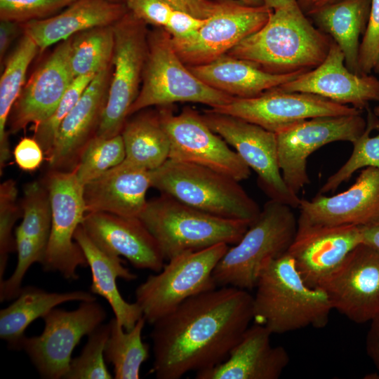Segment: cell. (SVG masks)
<instances>
[{
	"mask_svg": "<svg viewBox=\"0 0 379 379\" xmlns=\"http://www.w3.org/2000/svg\"><path fill=\"white\" fill-rule=\"evenodd\" d=\"M253 296L221 286L192 296L152 324V371L179 379L211 368L228 357L253 319Z\"/></svg>",
	"mask_w": 379,
	"mask_h": 379,
	"instance_id": "cell-1",
	"label": "cell"
},
{
	"mask_svg": "<svg viewBox=\"0 0 379 379\" xmlns=\"http://www.w3.org/2000/svg\"><path fill=\"white\" fill-rule=\"evenodd\" d=\"M332 39L313 26L298 3L273 10L267 22L228 55L272 74L304 73L326 57Z\"/></svg>",
	"mask_w": 379,
	"mask_h": 379,
	"instance_id": "cell-2",
	"label": "cell"
},
{
	"mask_svg": "<svg viewBox=\"0 0 379 379\" xmlns=\"http://www.w3.org/2000/svg\"><path fill=\"white\" fill-rule=\"evenodd\" d=\"M255 288L253 319L272 334L324 327L333 310L324 290L305 283L288 253L265 265Z\"/></svg>",
	"mask_w": 379,
	"mask_h": 379,
	"instance_id": "cell-3",
	"label": "cell"
},
{
	"mask_svg": "<svg viewBox=\"0 0 379 379\" xmlns=\"http://www.w3.org/2000/svg\"><path fill=\"white\" fill-rule=\"evenodd\" d=\"M165 261L187 251L237 244L250 223L213 215L161 194L148 200L139 216Z\"/></svg>",
	"mask_w": 379,
	"mask_h": 379,
	"instance_id": "cell-4",
	"label": "cell"
},
{
	"mask_svg": "<svg viewBox=\"0 0 379 379\" xmlns=\"http://www.w3.org/2000/svg\"><path fill=\"white\" fill-rule=\"evenodd\" d=\"M291 206L270 199L241 239L228 248L213 276L218 287L255 288L259 274L270 260L286 253L298 229Z\"/></svg>",
	"mask_w": 379,
	"mask_h": 379,
	"instance_id": "cell-5",
	"label": "cell"
},
{
	"mask_svg": "<svg viewBox=\"0 0 379 379\" xmlns=\"http://www.w3.org/2000/svg\"><path fill=\"white\" fill-rule=\"evenodd\" d=\"M150 174L152 187L207 213L251 224L260 213L239 181L208 167L168 159Z\"/></svg>",
	"mask_w": 379,
	"mask_h": 379,
	"instance_id": "cell-6",
	"label": "cell"
},
{
	"mask_svg": "<svg viewBox=\"0 0 379 379\" xmlns=\"http://www.w3.org/2000/svg\"><path fill=\"white\" fill-rule=\"evenodd\" d=\"M142 80L128 116L148 107L168 106L177 102H197L215 108L234 98L209 86L186 67L166 30H156L148 35Z\"/></svg>",
	"mask_w": 379,
	"mask_h": 379,
	"instance_id": "cell-7",
	"label": "cell"
},
{
	"mask_svg": "<svg viewBox=\"0 0 379 379\" xmlns=\"http://www.w3.org/2000/svg\"><path fill=\"white\" fill-rule=\"evenodd\" d=\"M229 248L221 243L178 255L135 290V302L153 324L188 298L217 288L213 270Z\"/></svg>",
	"mask_w": 379,
	"mask_h": 379,
	"instance_id": "cell-8",
	"label": "cell"
},
{
	"mask_svg": "<svg viewBox=\"0 0 379 379\" xmlns=\"http://www.w3.org/2000/svg\"><path fill=\"white\" fill-rule=\"evenodd\" d=\"M112 27L114 69L96 133L104 138L121 134L138 95L147 54L148 36L142 20L126 13Z\"/></svg>",
	"mask_w": 379,
	"mask_h": 379,
	"instance_id": "cell-9",
	"label": "cell"
},
{
	"mask_svg": "<svg viewBox=\"0 0 379 379\" xmlns=\"http://www.w3.org/2000/svg\"><path fill=\"white\" fill-rule=\"evenodd\" d=\"M106 317L105 310L96 300L82 301L71 311L55 307L42 317L45 325L41 334L25 335L19 350L26 352L41 378H64L75 347Z\"/></svg>",
	"mask_w": 379,
	"mask_h": 379,
	"instance_id": "cell-10",
	"label": "cell"
},
{
	"mask_svg": "<svg viewBox=\"0 0 379 379\" xmlns=\"http://www.w3.org/2000/svg\"><path fill=\"white\" fill-rule=\"evenodd\" d=\"M44 180L50 194L52 222L41 265L46 271L75 281L79 279L78 267L88 266L83 251L74 241L86 213L84 186L74 171H49Z\"/></svg>",
	"mask_w": 379,
	"mask_h": 379,
	"instance_id": "cell-11",
	"label": "cell"
},
{
	"mask_svg": "<svg viewBox=\"0 0 379 379\" xmlns=\"http://www.w3.org/2000/svg\"><path fill=\"white\" fill-rule=\"evenodd\" d=\"M366 125L360 112L312 118L277 133L279 166L288 189L298 195L310 182L307 164L314 152L333 142L352 143L362 135Z\"/></svg>",
	"mask_w": 379,
	"mask_h": 379,
	"instance_id": "cell-12",
	"label": "cell"
},
{
	"mask_svg": "<svg viewBox=\"0 0 379 379\" xmlns=\"http://www.w3.org/2000/svg\"><path fill=\"white\" fill-rule=\"evenodd\" d=\"M207 125L240 156L258 175V182L270 199L298 208L300 199L286 185L279 166L276 133L239 117L208 109Z\"/></svg>",
	"mask_w": 379,
	"mask_h": 379,
	"instance_id": "cell-13",
	"label": "cell"
},
{
	"mask_svg": "<svg viewBox=\"0 0 379 379\" xmlns=\"http://www.w3.org/2000/svg\"><path fill=\"white\" fill-rule=\"evenodd\" d=\"M158 114L170 141V159L208 167L239 182L250 177L251 168L195 109L187 107L175 114L164 106Z\"/></svg>",
	"mask_w": 379,
	"mask_h": 379,
	"instance_id": "cell-14",
	"label": "cell"
},
{
	"mask_svg": "<svg viewBox=\"0 0 379 379\" xmlns=\"http://www.w3.org/2000/svg\"><path fill=\"white\" fill-rule=\"evenodd\" d=\"M210 109L239 117L274 133L312 118L361 112L319 95L284 91L277 87L251 98H234L229 103Z\"/></svg>",
	"mask_w": 379,
	"mask_h": 379,
	"instance_id": "cell-15",
	"label": "cell"
},
{
	"mask_svg": "<svg viewBox=\"0 0 379 379\" xmlns=\"http://www.w3.org/2000/svg\"><path fill=\"white\" fill-rule=\"evenodd\" d=\"M272 12L265 5L219 4L194 34L185 39H171V43L184 63L189 66L206 64L227 54L244 38L260 29Z\"/></svg>",
	"mask_w": 379,
	"mask_h": 379,
	"instance_id": "cell-16",
	"label": "cell"
},
{
	"mask_svg": "<svg viewBox=\"0 0 379 379\" xmlns=\"http://www.w3.org/2000/svg\"><path fill=\"white\" fill-rule=\"evenodd\" d=\"M319 288L333 310L357 324L379 314V251L361 244Z\"/></svg>",
	"mask_w": 379,
	"mask_h": 379,
	"instance_id": "cell-17",
	"label": "cell"
},
{
	"mask_svg": "<svg viewBox=\"0 0 379 379\" xmlns=\"http://www.w3.org/2000/svg\"><path fill=\"white\" fill-rule=\"evenodd\" d=\"M298 226H370L379 223V168L363 169L347 190L300 199Z\"/></svg>",
	"mask_w": 379,
	"mask_h": 379,
	"instance_id": "cell-18",
	"label": "cell"
},
{
	"mask_svg": "<svg viewBox=\"0 0 379 379\" xmlns=\"http://www.w3.org/2000/svg\"><path fill=\"white\" fill-rule=\"evenodd\" d=\"M345 60L342 50L332 40L320 65L277 88L287 92L314 94L361 111L367 109L370 102H379V79L372 74L352 72Z\"/></svg>",
	"mask_w": 379,
	"mask_h": 379,
	"instance_id": "cell-19",
	"label": "cell"
},
{
	"mask_svg": "<svg viewBox=\"0 0 379 379\" xmlns=\"http://www.w3.org/2000/svg\"><path fill=\"white\" fill-rule=\"evenodd\" d=\"M363 243L360 227L298 226L288 253L305 283L319 288Z\"/></svg>",
	"mask_w": 379,
	"mask_h": 379,
	"instance_id": "cell-20",
	"label": "cell"
},
{
	"mask_svg": "<svg viewBox=\"0 0 379 379\" xmlns=\"http://www.w3.org/2000/svg\"><path fill=\"white\" fill-rule=\"evenodd\" d=\"M70 42L71 38L61 41L23 87L8 117L11 133L30 124L36 127L55 110L74 79L69 65Z\"/></svg>",
	"mask_w": 379,
	"mask_h": 379,
	"instance_id": "cell-21",
	"label": "cell"
},
{
	"mask_svg": "<svg viewBox=\"0 0 379 379\" xmlns=\"http://www.w3.org/2000/svg\"><path fill=\"white\" fill-rule=\"evenodd\" d=\"M110 67L97 73L62 121L50 154L49 171H72L96 136L107 92Z\"/></svg>",
	"mask_w": 379,
	"mask_h": 379,
	"instance_id": "cell-22",
	"label": "cell"
},
{
	"mask_svg": "<svg viewBox=\"0 0 379 379\" xmlns=\"http://www.w3.org/2000/svg\"><path fill=\"white\" fill-rule=\"evenodd\" d=\"M81 226L102 251L123 256L138 269L159 272L164 259L159 246L139 218L105 212H88Z\"/></svg>",
	"mask_w": 379,
	"mask_h": 379,
	"instance_id": "cell-23",
	"label": "cell"
},
{
	"mask_svg": "<svg viewBox=\"0 0 379 379\" xmlns=\"http://www.w3.org/2000/svg\"><path fill=\"white\" fill-rule=\"evenodd\" d=\"M271 332L255 323L246 329L227 359L196 373L197 379H277L289 363L281 346L271 345Z\"/></svg>",
	"mask_w": 379,
	"mask_h": 379,
	"instance_id": "cell-24",
	"label": "cell"
},
{
	"mask_svg": "<svg viewBox=\"0 0 379 379\" xmlns=\"http://www.w3.org/2000/svg\"><path fill=\"white\" fill-rule=\"evenodd\" d=\"M149 187L150 171L121 163L84 186L86 212L139 218Z\"/></svg>",
	"mask_w": 379,
	"mask_h": 379,
	"instance_id": "cell-25",
	"label": "cell"
},
{
	"mask_svg": "<svg viewBox=\"0 0 379 379\" xmlns=\"http://www.w3.org/2000/svg\"><path fill=\"white\" fill-rule=\"evenodd\" d=\"M126 8L120 2L109 0H75L58 15L25 22L24 34L43 51L83 31L112 25Z\"/></svg>",
	"mask_w": 379,
	"mask_h": 379,
	"instance_id": "cell-26",
	"label": "cell"
},
{
	"mask_svg": "<svg viewBox=\"0 0 379 379\" xmlns=\"http://www.w3.org/2000/svg\"><path fill=\"white\" fill-rule=\"evenodd\" d=\"M74 239L83 251L91 269V293L106 299L117 321L126 331L131 330L143 317L142 312L136 302L130 303L123 298L117 288V279L133 281L137 275L124 265L120 257L108 255L99 248L81 225L77 229Z\"/></svg>",
	"mask_w": 379,
	"mask_h": 379,
	"instance_id": "cell-27",
	"label": "cell"
},
{
	"mask_svg": "<svg viewBox=\"0 0 379 379\" xmlns=\"http://www.w3.org/2000/svg\"><path fill=\"white\" fill-rule=\"evenodd\" d=\"M209 86L234 98H251L275 88L302 73L276 74L228 54L206 64L189 66Z\"/></svg>",
	"mask_w": 379,
	"mask_h": 379,
	"instance_id": "cell-28",
	"label": "cell"
},
{
	"mask_svg": "<svg viewBox=\"0 0 379 379\" xmlns=\"http://www.w3.org/2000/svg\"><path fill=\"white\" fill-rule=\"evenodd\" d=\"M371 0H340L307 13L321 31L328 35L345 55L347 67L360 74V38L368 23Z\"/></svg>",
	"mask_w": 379,
	"mask_h": 379,
	"instance_id": "cell-29",
	"label": "cell"
},
{
	"mask_svg": "<svg viewBox=\"0 0 379 379\" xmlns=\"http://www.w3.org/2000/svg\"><path fill=\"white\" fill-rule=\"evenodd\" d=\"M95 300L92 293L84 291L56 293L34 286L24 287L15 301L0 311V338L8 348L19 350L26 328L36 319L66 302Z\"/></svg>",
	"mask_w": 379,
	"mask_h": 379,
	"instance_id": "cell-30",
	"label": "cell"
},
{
	"mask_svg": "<svg viewBox=\"0 0 379 379\" xmlns=\"http://www.w3.org/2000/svg\"><path fill=\"white\" fill-rule=\"evenodd\" d=\"M124 164L152 171L169 159L170 141L159 114L142 113L126 121L121 133Z\"/></svg>",
	"mask_w": 379,
	"mask_h": 379,
	"instance_id": "cell-31",
	"label": "cell"
},
{
	"mask_svg": "<svg viewBox=\"0 0 379 379\" xmlns=\"http://www.w3.org/2000/svg\"><path fill=\"white\" fill-rule=\"evenodd\" d=\"M39 50L35 42L24 34L10 55L0 79V173L11 158L6 128L12 108L25 84L30 62Z\"/></svg>",
	"mask_w": 379,
	"mask_h": 379,
	"instance_id": "cell-32",
	"label": "cell"
},
{
	"mask_svg": "<svg viewBox=\"0 0 379 379\" xmlns=\"http://www.w3.org/2000/svg\"><path fill=\"white\" fill-rule=\"evenodd\" d=\"M146 319L142 317L130 331H126L114 317L109 324L105 345V360L113 366L114 378L138 379L141 365L148 359L149 346L142 340Z\"/></svg>",
	"mask_w": 379,
	"mask_h": 379,
	"instance_id": "cell-33",
	"label": "cell"
},
{
	"mask_svg": "<svg viewBox=\"0 0 379 379\" xmlns=\"http://www.w3.org/2000/svg\"><path fill=\"white\" fill-rule=\"evenodd\" d=\"M114 46L112 25L91 28L72 36L69 65L74 77L96 74L109 67Z\"/></svg>",
	"mask_w": 379,
	"mask_h": 379,
	"instance_id": "cell-34",
	"label": "cell"
},
{
	"mask_svg": "<svg viewBox=\"0 0 379 379\" xmlns=\"http://www.w3.org/2000/svg\"><path fill=\"white\" fill-rule=\"evenodd\" d=\"M22 220L15 231L46 247L49 238L52 208L49 192L44 179L27 184L20 204Z\"/></svg>",
	"mask_w": 379,
	"mask_h": 379,
	"instance_id": "cell-35",
	"label": "cell"
},
{
	"mask_svg": "<svg viewBox=\"0 0 379 379\" xmlns=\"http://www.w3.org/2000/svg\"><path fill=\"white\" fill-rule=\"evenodd\" d=\"M367 125L364 132L352 142V154L347 161L328 178L318 194L333 192L344 182L348 181L359 169L367 167L379 168V134L371 137V133L379 129V119L367 109Z\"/></svg>",
	"mask_w": 379,
	"mask_h": 379,
	"instance_id": "cell-36",
	"label": "cell"
},
{
	"mask_svg": "<svg viewBox=\"0 0 379 379\" xmlns=\"http://www.w3.org/2000/svg\"><path fill=\"white\" fill-rule=\"evenodd\" d=\"M126 157L121 134L112 138L95 137L87 145L73 170L84 186L109 169L119 165Z\"/></svg>",
	"mask_w": 379,
	"mask_h": 379,
	"instance_id": "cell-37",
	"label": "cell"
},
{
	"mask_svg": "<svg viewBox=\"0 0 379 379\" xmlns=\"http://www.w3.org/2000/svg\"><path fill=\"white\" fill-rule=\"evenodd\" d=\"M109 324L100 325L89 334L81 354L72 359L65 379H112L105 360V347L109 335Z\"/></svg>",
	"mask_w": 379,
	"mask_h": 379,
	"instance_id": "cell-38",
	"label": "cell"
},
{
	"mask_svg": "<svg viewBox=\"0 0 379 379\" xmlns=\"http://www.w3.org/2000/svg\"><path fill=\"white\" fill-rule=\"evenodd\" d=\"M18 190L13 180H7L0 185V283L4 276L10 253L16 251L15 237L13 235L14 225L22 215L20 205L17 202Z\"/></svg>",
	"mask_w": 379,
	"mask_h": 379,
	"instance_id": "cell-39",
	"label": "cell"
},
{
	"mask_svg": "<svg viewBox=\"0 0 379 379\" xmlns=\"http://www.w3.org/2000/svg\"><path fill=\"white\" fill-rule=\"evenodd\" d=\"M95 75L90 74L74 78L52 115L44 123L34 127V138L41 146L46 157L52 149L62 121L77 102Z\"/></svg>",
	"mask_w": 379,
	"mask_h": 379,
	"instance_id": "cell-40",
	"label": "cell"
},
{
	"mask_svg": "<svg viewBox=\"0 0 379 379\" xmlns=\"http://www.w3.org/2000/svg\"><path fill=\"white\" fill-rule=\"evenodd\" d=\"M18 262L15 271L0 283L1 302L16 298L22 287V279L29 267L34 262L43 263L46 247L35 240L15 231Z\"/></svg>",
	"mask_w": 379,
	"mask_h": 379,
	"instance_id": "cell-41",
	"label": "cell"
},
{
	"mask_svg": "<svg viewBox=\"0 0 379 379\" xmlns=\"http://www.w3.org/2000/svg\"><path fill=\"white\" fill-rule=\"evenodd\" d=\"M75 0H0V19L16 22L38 20Z\"/></svg>",
	"mask_w": 379,
	"mask_h": 379,
	"instance_id": "cell-42",
	"label": "cell"
},
{
	"mask_svg": "<svg viewBox=\"0 0 379 379\" xmlns=\"http://www.w3.org/2000/svg\"><path fill=\"white\" fill-rule=\"evenodd\" d=\"M358 68L360 74H379V0H371L368 23L359 47Z\"/></svg>",
	"mask_w": 379,
	"mask_h": 379,
	"instance_id": "cell-43",
	"label": "cell"
},
{
	"mask_svg": "<svg viewBox=\"0 0 379 379\" xmlns=\"http://www.w3.org/2000/svg\"><path fill=\"white\" fill-rule=\"evenodd\" d=\"M126 6L138 18L165 27L173 10L162 0H125Z\"/></svg>",
	"mask_w": 379,
	"mask_h": 379,
	"instance_id": "cell-44",
	"label": "cell"
},
{
	"mask_svg": "<svg viewBox=\"0 0 379 379\" xmlns=\"http://www.w3.org/2000/svg\"><path fill=\"white\" fill-rule=\"evenodd\" d=\"M44 152L34 138H22L13 150L15 161L22 171L32 172L42 164Z\"/></svg>",
	"mask_w": 379,
	"mask_h": 379,
	"instance_id": "cell-45",
	"label": "cell"
},
{
	"mask_svg": "<svg viewBox=\"0 0 379 379\" xmlns=\"http://www.w3.org/2000/svg\"><path fill=\"white\" fill-rule=\"evenodd\" d=\"M201 19L186 12L173 10L164 29L173 39H185L194 34L206 23Z\"/></svg>",
	"mask_w": 379,
	"mask_h": 379,
	"instance_id": "cell-46",
	"label": "cell"
},
{
	"mask_svg": "<svg viewBox=\"0 0 379 379\" xmlns=\"http://www.w3.org/2000/svg\"><path fill=\"white\" fill-rule=\"evenodd\" d=\"M173 10L186 12L197 18L206 19L213 14L219 4L207 0H162Z\"/></svg>",
	"mask_w": 379,
	"mask_h": 379,
	"instance_id": "cell-47",
	"label": "cell"
},
{
	"mask_svg": "<svg viewBox=\"0 0 379 379\" xmlns=\"http://www.w3.org/2000/svg\"><path fill=\"white\" fill-rule=\"evenodd\" d=\"M366 350L378 371L375 378H379V314L371 321L366 339Z\"/></svg>",
	"mask_w": 379,
	"mask_h": 379,
	"instance_id": "cell-48",
	"label": "cell"
},
{
	"mask_svg": "<svg viewBox=\"0 0 379 379\" xmlns=\"http://www.w3.org/2000/svg\"><path fill=\"white\" fill-rule=\"evenodd\" d=\"M18 22L1 20L0 22V55L4 56L18 31Z\"/></svg>",
	"mask_w": 379,
	"mask_h": 379,
	"instance_id": "cell-49",
	"label": "cell"
},
{
	"mask_svg": "<svg viewBox=\"0 0 379 379\" xmlns=\"http://www.w3.org/2000/svg\"><path fill=\"white\" fill-rule=\"evenodd\" d=\"M363 243L379 251V223L370 226L360 227Z\"/></svg>",
	"mask_w": 379,
	"mask_h": 379,
	"instance_id": "cell-50",
	"label": "cell"
},
{
	"mask_svg": "<svg viewBox=\"0 0 379 379\" xmlns=\"http://www.w3.org/2000/svg\"><path fill=\"white\" fill-rule=\"evenodd\" d=\"M265 5L272 9L286 7L298 3L297 0H264Z\"/></svg>",
	"mask_w": 379,
	"mask_h": 379,
	"instance_id": "cell-51",
	"label": "cell"
},
{
	"mask_svg": "<svg viewBox=\"0 0 379 379\" xmlns=\"http://www.w3.org/2000/svg\"><path fill=\"white\" fill-rule=\"evenodd\" d=\"M340 0H313L311 8L308 12L312 10L317 9L323 6L336 2Z\"/></svg>",
	"mask_w": 379,
	"mask_h": 379,
	"instance_id": "cell-52",
	"label": "cell"
},
{
	"mask_svg": "<svg viewBox=\"0 0 379 379\" xmlns=\"http://www.w3.org/2000/svg\"><path fill=\"white\" fill-rule=\"evenodd\" d=\"M297 1H298V5L302 8V10L307 13L311 8L313 0H297Z\"/></svg>",
	"mask_w": 379,
	"mask_h": 379,
	"instance_id": "cell-53",
	"label": "cell"
},
{
	"mask_svg": "<svg viewBox=\"0 0 379 379\" xmlns=\"http://www.w3.org/2000/svg\"><path fill=\"white\" fill-rule=\"evenodd\" d=\"M242 4L251 6H260L265 5L264 0H238Z\"/></svg>",
	"mask_w": 379,
	"mask_h": 379,
	"instance_id": "cell-54",
	"label": "cell"
},
{
	"mask_svg": "<svg viewBox=\"0 0 379 379\" xmlns=\"http://www.w3.org/2000/svg\"><path fill=\"white\" fill-rule=\"evenodd\" d=\"M373 112L375 114V115H376L377 117H379V104L376 107H374Z\"/></svg>",
	"mask_w": 379,
	"mask_h": 379,
	"instance_id": "cell-55",
	"label": "cell"
},
{
	"mask_svg": "<svg viewBox=\"0 0 379 379\" xmlns=\"http://www.w3.org/2000/svg\"><path fill=\"white\" fill-rule=\"evenodd\" d=\"M109 1H115V2H120V0H109Z\"/></svg>",
	"mask_w": 379,
	"mask_h": 379,
	"instance_id": "cell-56",
	"label": "cell"
}]
</instances>
